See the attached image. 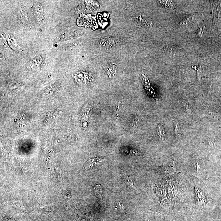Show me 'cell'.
<instances>
[{
  "label": "cell",
  "mask_w": 221,
  "mask_h": 221,
  "mask_svg": "<svg viewBox=\"0 0 221 221\" xmlns=\"http://www.w3.org/2000/svg\"><path fill=\"white\" fill-rule=\"evenodd\" d=\"M18 18L25 26H28L30 25V20L28 14L25 10L22 8H19L18 11Z\"/></svg>",
  "instance_id": "obj_3"
},
{
  "label": "cell",
  "mask_w": 221,
  "mask_h": 221,
  "mask_svg": "<svg viewBox=\"0 0 221 221\" xmlns=\"http://www.w3.org/2000/svg\"><path fill=\"white\" fill-rule=\"evenodd\" d=\"M195 15H191L187 16V17H185L180 23V26L181 27H186L189 25L190 24L193 23L194 20Z\"/></svg>",
  "instance_id": "obj_5"
},
{
  "label": "cell",
  "mask_w": 221,
  "mask_h": 221,
  "mask_svg": "<svg viewBox=\"0 0 221 221\" xmlns=\"http://www.w3.org/2000/svg\"><path fill=\"white\" fill-rule=\"evenodd\" d=\"M120 208H121V210H123V204L122 203V202H121V201H120Z\"/></svg>",
  "instance_id": "obj_11"
},
{
  "label": "cell",
  "mask_w": 221,
  "mask_h": 221,
  "mask_svg": "<svg viewBox=\"0 0 221 221\" xmlns=\"http://www.w3.org/2000/svg\"><path fill=\"white\" fill-rule=\"evenodd\" d=\"M205 28V26L204 25H202L200 26L199 27L198 30V35L200 37H202V34H203V32Z\"/></svg>",
  "instance_id": "obj_7"
},
{
  "label": "cell",
  "mask_w": 221,
  "mask_h": 221,
  "mask_svg": "<svg viewBox=\"0 0 221 221\" xmlns=\"http://www.w3.org/2000/svg\"><path fill=\"white\" fill-rule=\"evenodd\" d=\"M6 37L9 45L12 49L14 50H22V47L18 44V42L14 38L11 37L9 34H6Z\"/></svg>",
  "instance_id": "obj_4"
},
{
  "label": "cell",
  "mask_w": 221,
  "mask_h": 221,
  "mask_svg": "<svg viewBox=\"0 0 221 221\" xmlns=\"http://www.w3.org/2000/svg\"><path fill=\"white\" fill-rule=\"evenodd\" d=\"M168 52L169 53L171 54H175L176 53L175 48L173 46L170 47L169 48Z\"/></svg>",
  "instance_id": "obj_9"
},
{
  "label": "cell",
  "mask_w": 221,
  "mask_h": 221,
  "mask_svg": "<svg viewBox=\"0 0 221 221\" xmlns=\"http://www.w3.org/2000/svg\"><path fill=\"white\" fill-rule=\"evenodd\" d=\"M183 104H184V105L185 106L184 107L185 108V110H186V112H187L188 114H191V109H190L188 103H187V102H185Z\"/></svg>",
  "instance_id": "obj_8"
},
{
  "label": "cell",
  "mask_w": 221,
  "mask_h": 221,
  "mask_svg": "<svg viewBox=\"0 0 221 221\" xmlns=\"http://www.w3.org/2000/svg\"><path fill=\"white\" fill-rule=\"evenodd\" d=\"M33 13L34 18L38 22H41L44 19V10L41 3H37L33 7Z\"/></svg>",
  "instance_id": "obj_2"
},
{
  "label": "cell",
  "mask_w": 221,
  "mask_h": 221,
  "mask_svg": "<svg viewBox=\"0 0 221 221\" xmlns=\"http://www.w3.org/2000/svg\"><path fill=\"white\" fill-rule=\"evenodd\" d=\"M157 132L159 136L164 142L165 141V135L166 133L165 132L164 127L161 125H159L158 127Z\"/></svg>",
  "instance_id": "obj_6"
},
{
  "label": "cell",
  "mask_w": 221,
  "mask_h": 221,
  "mask_svg": "<svg viewBox=\"0 0 221 221\" xmlns=\"http://www.w3.org/2000/svg\"><path fill=\"white\" fill-rule=\"evenodd\" d=\"M175 130L176 134H178L179 130V125L178 123H175Z\"/></svg>",
  "instance_id": "obj_10"
},
{
  "label": "cell",
  "mask_w": 221,
  "mask_h": 221,
  "mask_svg": "<svg viewBox=\"0 0 221 221\" xmlns=\"http://www.w3.org/2000/svg\"><path fill=\"white\" fill-rule=\"evenodd\" d=\"M45 58L42 54H37L31 58L27 63L26 66L31 70H35L40 68L44 64Z\"/></svg>",
  "instance_id": "obj_1"
}]
</instances>
